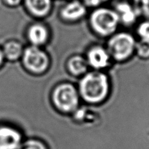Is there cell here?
Here are the masks:
<instances>
[{"label":"cell","instance_id":"6da1fadb","mask_svg":"<svg viewBox=\"0 0 149 149\" xmlns=\"http://www.w3.org/2000/svg\"><path fill=\"white\" fill-rule=\"evenodd\" d=\"M110 90L107 75L98 71H91L83 76L79 85V93L87 103L96 104L106 98Z\"/></svg>","mask_w":149,"mask_h":149},{"label":"cell","instance_id":"7a4b0ae2","mask_svg":"<svg viewBox=\"0 0 149 149\" xmlns=\"http://www.w3.org/2000/svg\"><path fill=\"white\" fill-rule=\"evenodd\" d=\"M90 23L96 33L102 36H107L114 33L120 21L114 10L99 7L90 15Z\"/></svg>","mask_w":149,"mask_h":149},{"label":"cell","instance_id":"3957f363","mask_svg":"<svg viewBox=\"0 0 149 149\" xmlns=\"http://www.w3.org/2000/svg\"><path fill=\"white\" fill-rule=\"evenodd\" d=\"M52 100L58 110L69 113L77 111L79 103V93L74 85L64 83L54 89Z\"/></svg>","mask_w":149,"mask_h":149},{"label":"cell","instance_id":"277c9868","mask_svg":"<svg viewBox=\"0 0 149 149\" xmlns=\"http://www.w3.org/2000/svg\"><path fill=\"white\" fill-rule=\"evenodd\" d=\"M136 42L130 33L121 32L113 35L108 42L107 50L111 58L118 61L128 59L135 51Z\"/></svg>","mask_w":149,"mask_h":149},{"label":"cell","instance_id":"5b68a950","mask_svg":"<svg viewBox=\"0 0 149 149\" xmlns=\"http://www.w3.org/2000/svg\"><path fill=\"white\" fill-rule=\"evenodd\" d=\"M23 63L25 68L33 74H41L47 69L49 60L46 52L39 47L31 46L23 51Z\"/></svg>","mask_w":149,"mask_h":149},{"label":"cell","instance_id":"8992f818","mask_svg":"<svg viewBox=\"0 0 149 149\" xmlns=\"http://www.w3.org/2000/svg\"><path fill=\"white\" fill-rule=\"evenodd\" d=\"M23 143L22 135L11 127H0V149H20Z\"/></svg>","mask_w":149,"mask_h":149},{"label":"cell","instance_id":"52a82bcc","mask_svg":"<svg viewBox=\"0 0 149 149\" xmlns=\"http://www.w3.org/2000/svg\"><path fill=\"white\" fill-rule=\"evenodd\" d=\"M111 58L107 49L95 46L88 51L86 59L89 65L96 71H99L107 68L110 65Z\"/></svg>","mask_w":149,"mask_h":149},{"label":"cell","instance_id":"ba28073f","mask_svg":"<svg viewBox=\"0 0 149 149\" xmlns=\"http://www.w3.org/2000/svg\"><path fill=\"white\" fill-rule=\"evenodd\" d=\"M87 8L81 0H70L63 6L60 15L64 20L75 21L85 15Z\"/></svg>","mask_w":149,"mask_h":149},{"label":"cell","instance_id":"9c48e42d","mask_svg":"<svg viewBox=\"0 0 149 149\" xmlns=\"http://www.w3.org/2000/svg\"><path fill=\"white\" fill-rule=\"evenodd\" d=\"M114 10L119 16V21L126 26H130L135 23L139 15L133 4L127 1H119L116 4Z\"/></svg>","mask_w":149,"mask_h":149},{"label":"cell","instance_id":"30bf717a","mask_svg":"<svg viewBox=\"0 0 149 149\" xmlns=\"http://www.w3.org/2000/svg\"><path fill=\"white\" fill-rule=\"evenodd\" d=\"M23 3L28 12L36 17L47 16L52 7V0H23Z\"/></svg>","mask_w":149,"mask_h":149},{"label":"cell","instance_id":"8fae6325","mask_svg":"<svg viewBox=\"0 0 149 149\" xmlns=\"http://www.w3.org/2000/svg\"><path fill=\"white\" fill-rule=\"evenodd\" d=\"M48 31L45 26L35 23L29 27L27 32L28 39L33 46L39 47L46 43L48 39Z\"/></svg>","mask_w":149,"mask_h":149},{"label":"cell","instance_id":"7c38bea8","mask_svg":"<svg viewBox=\"0 0 149 149\" xmlns=\"http://www.w3.org/2000/svg\"><path fill=\"white\" fill-rule=\"evenodd\" d=\"M87 59L79 55L73 56L68 60V69L74 76L84 75L88 68Z\"/></svg>","mask_w":149,"mask_h":149},{"label":"cell","instance_id":"4fadbf2b","mask_svg":"<svg viewBox=\"0 0 149 149\" xmlns=\"http://www.w3.org/2000/svg\"><path fill=\"white\" fill-rule=\"evenodd\" d=\"M23 46L17 41H10L4 45L3 48V54L9 61H16L22 57L23 53Z\"/></svg>","mask_w":149,"mask_h":149},{"label":"cell","instance_id":"5bb4252c","mask_svg":"<svg viewBox=\"0 0 149 149\" xmlns=\"http://www.w3.org/2000/svg\"><path fill=\"white\" fill-rule=\"evenodd\" d=\"M132 2L138 15L149 19V0H132Z\"/></svg>","mask_w":149,"mask_h":149},{"label":"cell","instance_id":"9a60e30c","mask_svg":"<svg viewBox=\"0 0 149 149\" xmlns=\"http://www.w3.org/2000/svg\"><path fill=\"white\" fill-rule=\"evenodd\" d=\"M20 149H48L47 146L37 139H30L23 142Z\"/></svg>","mask_w":149,"mask_h":149},{"label":"cell","instance_id":"2e32d148","mask_svg":"<svg viewBox=\"0 0 149 149\" xmlns=\"http://www.w3.org/2000/svg\"><path fill=\"white\" fill-rule=\"evenodd\" d=\"M137 33L141 38V41L149 43V20L143 22L139 25Z\"/></svg>","mask_w":149,"mask_h":149},{"label":"cell","instance_id":"e0dca14e","mask_svg":"<svg viewBox=\"0 0 149 149\" xmlns=\"http://www.w3.org/2000/svg\"><path fill=\"white\" fill-rule=\"evenodd\" d=\"M136 53L141 58H149V43L141 41L138 43H136L135 51Z\"/></svg>","mask_w":149,"mask_h":149},{"label":"cell","instance_id":"ac0fdd59","mask_svg":"<svg viewBox=\"0 0 149 149\" xmlns=\"http://www.w3.org/2000/svg\"><path fill=\"white\" fill-rule=\"evenodd\" d=\"M110 0H81L87 7H102L104 4Z\"/></svg>","mask_w":149,"mask_h":149},{"label":"cell","instance_id":"d6986e66","mask_svg":"<svg viewBox=\"0 0 149 149\" xmlns=\"http://www.w3.org/2000/svg\"><path fill=\"white\" fill-rule=\"evenodd\" d=\"M4 2L10 7H17L22 4L23 0H3Z\"/></svg>","mask_w":149,"mask_h":149},{"label":"cell","instance_id":"ffe728a7","mask_svg":"<svg viewBox=\"0 0 149 149\" xmlns=\"http://www.w3.org/2000/svg\"><path fill=\"white\" fill-rule=\"evenodd\" d=\"M4 58V54H3L2 50H1V49H0V65H1V64L2 63Z\"/></svg>","mask_w":149,"mask_h":149}]
</instances>
